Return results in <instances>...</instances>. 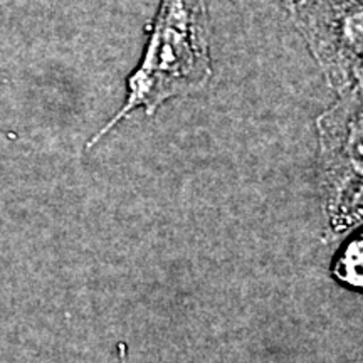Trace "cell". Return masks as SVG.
I'll list each match as a JSON object with an SVG mask.
<instances>
[{
    "label": "cell",
    "instance_id": "obj_5",
    "mask_svg": "<svg viewBox=\"0 0 363 363\" xmlns=\"http://www.w3.org/2000/svg\"><path fill=\"white\" fill-rule=\"evenodd\" d=\"M281 2H283V6L288 9V12H291L294 9L301 7L303 4H306L308 0H281Z\"/></svg>",
    "mask_w": 363,
    "mask_h": 363
},
{
    "label": "cell",
    "instance_id": "obj_3",
    "mask_svg": "<svg viewBox=\"0 0 363 363\" xmlns=\"http://www.w3.org/2000/svg\"><path fill=\"white\" fill-rule=\"evenodd\" d=\"M289 16L330 89L363 79V0H308Z\"/></svg>",
    "mask_w": 363,
    "mask_h": 363
},
{
    "label": "cell",
    "instance_id": "obj_1",
    "mask_svg": "<svg viewBox=\"0 0 363 363\" xmlns=\"http://www.w3.org/2000/svg\"><path fill=\"white\" fill-rule=\"evenodd\" d=\"M148 29L142 61L126 81L123 108L86 143V150L131 111L143 108L145 115L153 116L169 99L201 93L211 81L214 69L207 0H160Z\"/></svg>",
    "mask_w": 363,
    "mask_h": 363
},
{
    "label": "cell",
    "instance_id": "obj_2",
    "mask_svg": "<svg viewBox=\"0 0 363 363\" xmlns=\"http://www.w3.org/2000/svg\"><path fill=\"white\" fill-rule=\"evenodd\" d=\"M323 240H342L363 225V79L337 94L315 120Z\"/></svg>",
    "mask_w": 363,
    "mask_h": 363
},
{
    "label": "cell",
    "instance_id": "obj_4",
    "mask_svg": "<svg viewBox=\"0 0 363 363\" xmlns=\"http://www.w3.org/2000/svg\"><path fill=\"white\" fill-rule=\"evenodd\" d=\"M331 278L352 291L363 293V225L345 238L330 266Z\"/></svg>",
    "mask_w": 363,
    "mask_h": 363
},
{
    "label": "cell",
    "instance_id": "obj_6",
    "mask_svg": "<svg viewBox=\"0 0 363 363\" xmlns=\"http://www.w3.org/2000/svg\"><path fill=\"white\" fill-rule=\"evenodd\" d=\"M116 350H118V360H120V363H128V360H126V345L118 343Z\"/></svg>",
    "mask_w": 363,
    "mask_h": 363
}]
</instances>
